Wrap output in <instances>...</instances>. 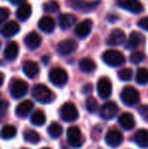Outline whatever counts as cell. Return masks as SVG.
Here are the masks:
<instances>
[{"label":"cell","instance_id":"6da1fadb","mask_svg":"<svg viewBox=\"0 0 148 149\" xmlns=\"http://www.w3.org/2000/svg\"><path fill=\"white\" fill-rule=\"evenodd\" d=\"M32 95L37 102H41V104H49L54 100L53 91L46 86L45 84H37L33 87L32 90Z\"/></svg>","mask_w":148,"mask_h":149},{"label":"cell","instance_id":"7a4b0ae2","mask_svg":"<svg viewBox=\"0 0 148 149\" xmlns=\"http://www.w3.org/2000/svg\"><path fill=\"white\" fill-rule=\"evenodd\" d=\"M121 100L128 107L136 106L140 100V93L135 87L126 86L121 92Z\"/></svg>","mask_w":148,"mask_h":149},{"label":"cell","instance_id":"3957f363","mask_svg":"<svg viewBox=\"0 0 148 149\" xmlns=\"http://www.w3.org/2000/svg\"><path fill=\"white\" fill-rule=\"evenodd\" d=\"M103 60L107 65L111 67H118L125 63V56L117 50H107L103 54Z\"/></svg>","mask_w":148,"mask_h":149},{"label":"cell","instance_id":"277c9868","mask_svg":"<svg viewBox=\"0 0 148 149\" xmlns=\"http://www.w3.org/2000/svg\"><path fill=\"white\" fill-rule=\"evenodd\" d=\"M28 85L22 79H13L10 83L9 86V91L10 94L13 98H22L28 93Z\"/></svg>","mask_w":148,"mask_h":149},{"label":"cell","instance_id":"5b68a950","mask_svg":"<svg viewBox=\"0 0 148 149\" xmlns=\"http://www.w3.org/2000/svg\"><path fill=\"white\" fill-rule=\"evenodd\" d=\"M60 116L61 119L64 122L67 123H71L78 119V110H77L76 106L72 102H66L60 109Z\"/></svg>","mask_w":148,"mask_h":149},{"label":"cell","instance_id":"8992f818","mask_svg":"<svg viewBox=\"0 0 148 149\" xmlns=\"http://www.w3.org/2000/svg\"><path fill=\"white\" fill-rule=\"evenodd\" d=\"M49 79L52 84L56 86H63L68 81V74L61 67L53 68L49 73Z\"/></svg>","mask_w":148,"mask_h":149},{"label":"cell","instance_id":"52a82bcc","mask_svg":"<svg viewBox=\"0 0 148 149\" xmlns=\"http://www.w3.org/2000/svg\"><path fill=\"white\" fill-rule=\"evenodd\" d=\"M101 3L99 0L97 1H86V0H67V4L69 7L74 8L79 11H91Z\"/></svg>","mask_w":148,"mask_h":149},{"label":"cell","instance_id":"ba28073f","mask_svg":"<svg viewBox=\"0 0 148 149\" xmlns=\"http://www.w3.org/2000/svg\"><path fill=\"white\" fill-rule=\"evenodd\" d=\"M67 140L68 143L73 148H79L83 144V138L81 131L78 127L73 126L67 130Z\"/></svg>","mask_w":148,"mask_h":149},{"label":"cell","instance_id":"9c48e42d","mask_svg":"<svg viewBox=\"0 0 148 149\" xmlns=\"http://www.w3.org/2000/svg\"><path fill=\"white\" fill-rule=\"evenodd\" d=\"M119 7L132 12L134 14H139L143 11V5L139 0H117Z\"/></svg>","mask_w":148,"mask_h":149},{"label":"cell","instance_id":"30bf717a","mask_svg":"<svg viewBox=\"0 0 148 149\" xmlns=\"http://www.w3.org/2000/svg\"><path fill=\"white\" fill-rule=\"evenodd\" d=\"M119 112V108L117 104L113 102H108L105 104H103L101 109H99V116L104 120H112L117 116Z\"/></svg>","mask_w":148,"mask_h":149},{"label":"cell","instance_id":"8fae6325","mask_svg":"<svg viewBox=\"0 0 148 149\" xmlns=\"http://www.w3.org/2000/svg\"><path fill=\"white\" fill-rule=\"evenodd\" d=\"M113 91V86L112 82L109 78L107 77H101L99 78V80L97 81V93H99V97L107 100L108 97H110Z\"/></svg>","mask_w":148,"mask_h":149},{"label":"cell","instance_id":"7c38bea8","mask_svg":"<svg viewBox=\"0 0 148 149\" xmlns=\"http://www.w3.org/2000/svg\"><path fill=\"white\" fill-rule=\"evenodd\" d=\"M76 49H77V43L73 39H67V40H64V41H61L57 46L58 53L62 56L70 55Z\"/></svg>","mask_w":148,"mask_h":149},{"label":"cell","instance_id":"4fadbf2b","mask_svg":"<svg viewBox=\"0 0 148 149\" xmlns=\"http://www.w3.org/2000/svg\"><path fill=\"white\" fill-rule=\"evenodd\" d=\"M145 42V37L141 33L138 31H132L130 33V37L127 40V43L125 45V48L127 50H133L136 49L137 47L143 44Z\"/></svg>","mask_w":148,"mask_h":149},{"label":"cell","instance_id":"5bb4252c","mask_svg":"<svg viewBox=\"0 0 148 149\" xmlns=\"http://www.w3.org/2000/svg\"><path fill=\"white\" fill-rule=\"evenodd\" d=\"M123 142V134L120 131L114 129L110 130L106 135V143L111 147H118Z\"/></svg>","mask_w":148,"mask_h":149},{"label":"cell","instance_id":"9a60e30c","mask_svg":"<svg viewBox=\"0 0 148 149\" xmlns=\"http://www.w3.org/2000/svg\"><path fill=\"white\" fill-rule=\"evenodd\" d=\"M92 29V20L91 19H84L83 22H79L75 28V35L79 39H84L89 33H91Z\"/></svg>","mask_w":148,"mask_h":149},{"label":"cell","instance_id":"2e32d148","mask_svg":"<svg viewBox=\"0 0 148 149\" xmlns=\"http://www.w3.org/2000/svg\"><path fill=\"white\" fill-rule=\"evenodd\" d=\"M125 40H126V36H125L124 31L120 29H116V30H113L109 35L107 44L109 46H119L122 45Z\"/></svg>","mask_w":148,"mask_h":149},{"label":"cell","instance_id":"e0dca14e","mask_svg":"<svg viewBox=\"0 0 148 149\" xmlns=\"http://www.w3.org/2000/svg\"><path fill=\"white\" fill-rule=\"evenodd\" d=\"M33 108H34V102L32 100H24V102L17 104V107L15 109V114L19 118H26L31 114V112L33 111Z\"/></svg>","mask_w":148,"mask_h":149},{"label":"cell","instance_id":"ac0fdd59","mask_svg":"<svg viewBox=\"0 0 148 149\" xmlns=\"http://www.w3.org/2000/svg\"><path fill=\"white\" fill-rule=\"evenodd\" d=\"M19 30H20L19 24L16 22H14V20H10V22L3 24V26L1 29V33L5 38H11L14 35H16L19 31Z\"/></svg>","mask_w":148,"mask_h":149},{"label":"cell","instance_id":"d6986e66","mask_svg":"<svg viewBox=\"0 0 148 149\" xmlns=\"http://www.w3.org/2000/svg\"><path fill=\"white\" fill-rule=\"evenodd\" d=\"M76 22V16L72 13H63L60 14L58 18V24L62 30H68Z\"/></svg>","mask_w":148,"mask_h":149},{"label":"cell","instance_id":"ffe728a7","mask_svg":"<svg viewBox=\"0 0 148 149\" xmlns=\"http://www.w3.org/2000/svg\"><path fill=\"white\" fill-rule=\"evenodd\" d=\"M18 44L16 42H9V43L6 45L5 49H4L3 55L4 58L8 61H13L14 59H16L18 55Z\"/></svg>","mask_w":148,"mask_h":149},{"label":"cell","instance_id":"44dd1931","mask_svg":"<svg viewBox=\"0 0 148 149\" xmlns=\"http://www.w3.org/2000/svg\"><path fill=\"white\" fill-rule=\"evenodd\" d=\"M22 71L28 77V78H34L36 75H38L40 71V67L35 61L28 60L22 65Z\"/></svg>","mask_w":148,"mask_h":149},{"label":"cell","instance_id":"7402d4cb","mask_svg":"<svg viewBox=\"0 0 148 149\" xmlns=\"http://www.w3.org/2000/svg\"><path fill=\"white\" fill-rule=\"evenodd\" d=\"M24 44L28 46L30 49H37L42 43V38L36 31H31L24 37Z\"/></svg>","mask_w":148,"mask_h":149},{"label":"cell","instance_id":"603a6c76","mask_svg":"<svg viewBox=\"0 0 148 149\" xmlns=\"http://www.w3.org/2000/svg\"><path fill=\"white\" fill-rule=\"evenodd\" d=\"M119 124L124 130H132L135 126L134 116L130 113H123L119 117Z\"/></svg>","mask_w":148,"mask_h":149},{"label":"cell","instance_id":"cb8c5ba5","mask_svg":"<svg viewBox=\"0 0 148 149\" xmlns=\"http://www.w3.org/2000/svg\"><path fill=\"white\" fill-rule=\"evenodd\" d=\"M38 26L41 31H43L44 33H52L55 29V20L51 17V16H43L40 19Z\"/></svg>","mask_w":148,"mask_h":149},{"label":"cell","instance_id":"d4e9b609","mask_svg":"<svg viewBox=\"0 0 148 149\" xmlns=\"http://www.w3.org/2000/svg\"><path fill=\"white\" fill-rule=\"evenodd\" d=\"M134 141L139 147L148 148V130L140 129L134 134Z\"/></svg>","mask_w":148,"mask_h":149},{"label":"cell","instance_id":"484cf974","mask_svg":"<svg viewBox=\"0 0 148 149\" xmlns=\"http://www.w3.org/2000/svg\"><path fill=\"white\" fill-rule=\"evenodd\" d=\"M31 14H32V6L28 3H26V2L18 6L15 12L16 17L19 20H22V22H24V20L28 19Z\"/></svg>","mask_w":148,"mask_h":149},{"label":"cell","instance_id":"4316f807","mask_svg":"<svg viewBox=\"0 0 148 149\" xmlns=\"http://www.w3.org/2000/svg\"><path fill=\"white\" fill-rule=\"evenodd\" d=\"M79 68L84 73H91L97 69V64L92 59L83 58L79 61Z\"/></svg>","mask_w":148,"mask_h":149},{"label":"cell","instance_id":"83f0119b","mask_svg":"<svg viewBox=\"0 0 148 149\" xmlns=\"http://www.w3.org/2000/svg\"><path fill=\"white\" fill-rule=\"evenodd\" d=\"M24 139L26 140L28 143L31 144H37L39 143V141L41 140V137H40L39 133L35 130H26L24 133Z\"/></svg>","mask_w":148,"mask_h":149},{"label":"cell","instance_id":"f1b7e54d","mask_svg":"<svg viewBox=\"0 0 148 149\" xmlns=\"http://www.w3.org/2000/svg\"><path fill=\"white\" fill-rule=\"evenodd\" d=\"M48 133H49V135L51 136L52 138L56 139V138H59L60 136L62 135V133H63V128H62V126L60 125V124L56 123V122H53V123L49 126V128H48Z\"/></svg>","mask_w":148,"mask_h":149},{"label":"cell","instance_id":"f546056e","mask_svg":"<svg viewBox=\"0 0 148 149\" xmlns=\"http://www.w3.org/2000/svg\"><path fill=\"white\" fill-rule=\"evenodd\" d=\"M16 135V128L12 125H5L3 126L1 131V137L5 140H9L14 138Z\"/></svg>","mask_w":148,"mask_h":149},{"label":"cell","instance_id":"4dcf8cb0","mask_svg":"<svg viewBox=\"0 0 148 149\" xmlns=\"http://www.w3.org/2000/svg\"><path fill=\"white\" fill-rule=\"evenodd\" d=\"M46 115L43 111H36L31 117V122L35 126H43L46 123Z\"/></svg>","mask_w":148,"mask_h":149},{"label":"cell","instance_id":"1f68e13d","mask_svg":"<svg viewBox=\"0 0 148 149\" xmlns=\"http://www.w3.org/2000/svg\"><path fill=\"white\" fill-rule=\"evenodd\" d=\"M136 82L138 84L144 85L148 83V69L139 68L136 73Z\"/></svg>","mask_w":148,"mask_h":149},{"label":"cell","instance_id":"d6a6232c","mask_svg":"<svg viewBox=\"0 0 148 149\" xmlns=\"http://www.w3.org/2000/svg\"><path fill=\"white\" fill-rule=\"evenodd\" d=\"M43 9L45 12H49V13L56 12L57 10H59V3L56 0H49L44 3Z\"/></svg>","mask_w":148,"mask_h":149},{"label":"cell","instance_id":"836d02e7","mask_svg":"<svg viewBox=\"0 0 148 149\" xmlns=\"http://www.w3.org/2000/svg\"><path fill=\"white\" fill-rule=\"evenodd\" d=\"M85 104H86V110L88 111L89 113H95L97 110V107H99V102H97V100H95V97H93V96L87 97Z\"/></svg>","mask_w":148,"mask_h":149},{"label":"cell","instance_id":"e575fe53","mask_svg":"<svg viewBox=\"0 0 148 149\" xmlns=\"http://www.w3.org/2000/svg\"><path fill=\"white\" fill-rule=\"evenodd\" d=\"M133 71L130 68H123L122 70H120L118 72V77L120 80L122 81H129L132 78Z\"/></svg>","mask_w":148,"mask_h":149},{"label":"cell","instance_id":"d590c367","mask_svg":"<svg viewBox=\"0 0 148 149\" xmlns=\"http://www.w3.org/2000/svg\"><path fill=\"white\" fill-rule=\"evenodd\" d=\"M145 58V55L143 52L141 51H136V52H133L130 56V61L133 63V64H139L141 63Z\"/></svg>","mask_w":148,"mask_h":149},{"label":"cell","instance_id":"8d00e7d4","mask_svg":"<svg viewBox=\"0 0 148 149\" xmlns=\"http://www.w3.org/2000/svg\"><path fill=\"white\" fill-rule=\"evenodd\" d=\"M138 113H139V115L142 117V119L144 120V121L148 122V106L147 104H142V106L138 109Z\"/></svg>","mask_w":148,"mask_h":149},{"label":"cell","instance_id":"74e56055","mask_svg":"<svg viewBox=\"0 0 148 149\" xmlns=\"http://www.w3.org/2000/svg\"><path fill=\"white\" fill-rule=\"evenodd\" d=\"M8 16H9V10L5 7H1V9H0V22L3 24L8 18Z\"/></svg>","mask_w":148,"mask_h":149},{"label":"cell","instance_id":"f35d334b","mask_svg":"<svg viewBox=\"0 0 148 149\" xmlns=\"http://www.w3.org/2000/svg\"><path fill=\"white\" fill-rule=\"evenodd\" d=\"M137 26L140 29L144 31H148V16H145V17H142L141 19L138 20L137 22Z\"/></svg>","mask_w":148,"mask_h":149},{"label":"cell","instance_id":"ab89813d","mask_svg":"<svg viewBox=\"0 0 148 149\" xmlns=\"http://www.w3.org/2000/svg\"><path fill=\"white\" fill-rule=\"evenodd\" d=\"M7 108H8V102H5V100H1V102H0V109H1V116L2 117L5 116Z\"/></svg>","mask_w":148,"mask_h":149},{"label":"cell","instance_id":"60d3db41","mask_svg":"<svg viewBox=\"0 0 148 149\" xmlns=\"http://www.w3.org/2000/svg\"><path fill=\"white\" fill-rule=\"evenodd\" d=\"M91 89H92V86H91V84L87 83V84H85L84 86L82 87V92L84 94H87V93H89V92L91 91Z\"/></svg>","mask_w":148,"mask_h":149},{"label":"cell","instance_id":"b9f144b4","mask_svg":"<svg viewBox=\"0 0 148 149\" xmlns=\"http://www.w3.org/2000/svg\"><path fill=\"white\" fill-rule=\"evenodd\" d=\"M9 1L11 4H13V5H17V6L26 3V0H9Z\"/></svg>","mask_w":148,"mask_h":149},{"label":"cell","instance_id":"7bdbcfd3","mask_svg":"<svg viewBox=\"0 0 148 149\" xmlns=\"http://www.w3.org/2000/svg\"><path fill=\"white\" fill-rule=\"evenodd\" d=\"M118 18H119L118 16H109V17H108V19H109L110 22H115L117 19H118Z\"/></svg>","mask_w":148,"mask_h":149},{"label":"cell","instance_id":"ee69618b","mask_svg":"<svg viewBox=\"0 0 148 149\" xmlns=\"http://www.w3.org/2000/svg\"><path fill=\"white\" fill-rule=\"evenodd\" d=\"M42 149H51V148H48V147H44V148H42Z\"/></svg>","mask_w":148,"mask_h":149},{"label":"cell","instance_id":"f6af8a7d","mask_svg":"<svg viewBox=\"0 0 148 149\" xmlns=\"http://www.w3.org/2000/svg\"><path fill=\"white\" fill-rule=\"evenodd\" d=\"M22 149H28V148H22Z\"/></svg>","mask_w":148,"mask_h":149}]
</instances>
